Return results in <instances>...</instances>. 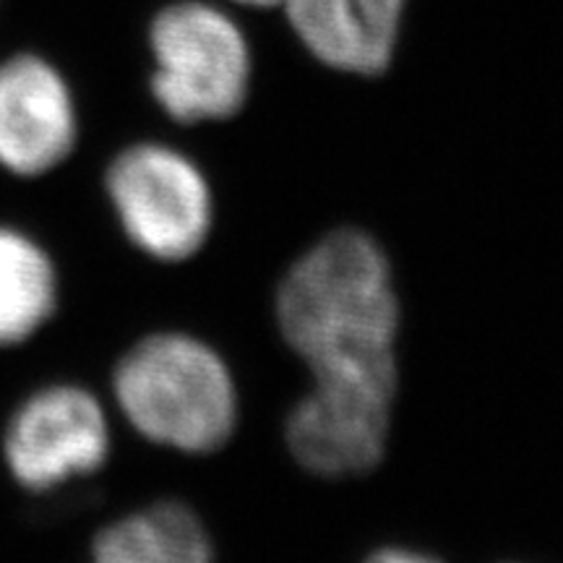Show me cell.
<instances>
[{
  "mask_svg": "<svg viewBox=\"0 0 563 563\" xmlns=\"http://www.w3.org/2000/svg\"><path fill=\"white\" fill-rule=\"evenodd\" d=\"M91 563H214V543L196 509L162 498L100 530Z\"/></svg>",
  "mask_w": 563,
  "mask_h": 563,
  "instance_id": "obj_9",
  "label": "cell"
},
{
  "mask_svg": "<svg viewBox=\"0 0 563 563\" xmlns=\"http://www.w3.org/2000/svg\"><path fill=\"white\" fill-rule=\"evenodd\" d=\"M104 191L125 241L157 264L194 262L217 222L209 175L167 141H136L112 157Z\"/></svg>",
  "mask_w": 563,
  "mask_h": 563,
  "instance_id": "obj_4",
  "label": "cell"
},
{
  "mask_svg": "<svg viewBox=\"0 0 563 563\" xmlns=\"http://www.w3.org/2000/svg\"><path fill=\"white\" fill-rule=\"evenodd\" d=\"M112 399L141 439L159 449L209 456L241 426V389L209 340L159 329L131 344L112 371Z\"/></svg>",
  "mask_w": 563,
  "mask_h": 563,
  "instance_id": "obj_2",
  "label": "cell"
},
{
  "mask_svg": "<svg viewBox=\"0 0 563 563\" xmlns=\"http://www.w3.org/2000/svg\"><path fill=\"white\" fill-rule=\"evenodd\" d=\"M402 319L389 253L355 224L316 238L274 287L279 340L321 394L397 405Z\"/></svg>",
  "mask_w": 563,
  "mask_h": 563,
  "instance_id": "obj_1",
  "label": "cell"
},
{
  "mask_svg": "<svg viewBox=\"0 0 563 563\" xmlns=\"http://www.w3.org/2000/svg\"><path fill=\"white\" fill-rule=\"evenodd\" d=\"M58 302V277L32 238L0 228V344L37 334Z\"/></svg>",
  "mask_w": 563,
  "mask_h": 563,
  "instance_id": "obj_10",
  "label": "cell"
},
{
  "mask_svg": "<svg viewBox=\"0 0 563 563\" xmlns=\"http://www.w3.org/2000/svg\"><path fill=\"white\" fill-rule=\"evenodd\" d=\"M397 407L306 389L282 420L287 454L319 481H355L382 467Z\"/></svg>",
  "mask_w": 563,
  "mask_h": 563,
  "instance_id": "obj_6",
  "label": "cell"
},
{
  "mask_svg": "<svg viewBox=\"0 0 563 563\" xmlns=\"http://www.w3.org/2000/svg\"><path fill=\"white\" fill-rule=\"evenodd\" d=\"M110 446V420L100 399L81 386L58 384L32 394L13 415L5 462L24 488L42 493L97 473Z\"/></svg>",
  "mask_w": 563,
  "mask_h": 563,
  "instance_id": "obj_5",
  "label": "cell"
},
{
  "mask_svg": "<svg viewBox=\"0 0 563 563\" xmlns=\"http://www.w3.org/2000/svg\"><path fill=\"white\" fill-rule=\"evenodd\" d=\"M363 563H443L431 553L415 551V548H402V545H386L373 551Z\"/></svg>",
  "mask_w": 563,
  "mask_h": 563,
  "instance_id": "obj_11",
  "label": "cell"
},
{
  "mask_svg": "<svg viewBox=\"0 0 563 563\" xmlns=\"http://www.w3.org/2000/svg\"><path fill=\"white\" fill-rule=\"evenodd\" d=\"M79 118L66 79L37 55L0 66V165L34 178L74 152Z\"/></svg>",
  "mask_w": 563,
  "mask_h": 563,
  "instance_id": "obj_7",
  "label": "cell"
},
{
  "mask_svg": "<svg viewBox=\"0 0 563 563\" xmlns=\"http://www.w3.org/2000/svg\"><path fill=\"white\" fill-rule=\"evenodd\" d=\"M224 5L232 9H253V11H266V9H279L285 0H222Z\"/></svg>",
  "mask_w": 563,
  "mask_h": 563,
  "instance_id": "obj_12",
  "label": "cell"
},
{
  "mask_svg": "<svg viewBox=\"0 0 563 563\" xmlns=\"http://www.w3.org/2000/svg\"><path fill=\"white\" fill-rule=\"evenodd\" d=\"M407 0H285L287 30L316 66L347 79H384L402 40Z\"/></svg>",
  "mask_w": 563,
  "mask_h": 563,
  "instance_id": "obj_8",
  "label": "cell"
},
{
  "mask_svg": "<svg viewBox=\"0 0 563 563\" xmlns=\"http://www.w3.org/2000/svg\"><path fill=\"white\" fill-rule=\"evenodd\" d=\"M146 91L183 129L241 118L256 89V58L222 0H170L146 24Z\"/></svg>",
  "mask_w": 563,
  "mask_h": 563,
  "instance_id": "obj_3",
  "label": "cell"
}]
</instances>
